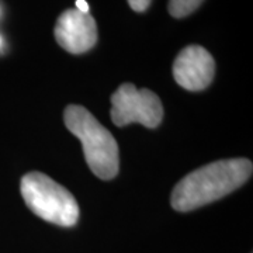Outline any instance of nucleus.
Returning a JSON list of instances; mask_svg holds the SVG:
<instances>
[{"label":"nucleus","instance_id":"1","mask_svg":"<svg viewBox=\"0 0 253 253\" xmlns=\"http://www.w3.org/2000/svg\"><path fill=\"white\" fill-rule=\"evenodd\" d=\"M252 162L245 158L222 159L206 165L176 184L170 204L180 212L207 206L239 189L252 176Z\"/></svg>","mask_w":253,"mask_h":253},{"label":"nucleus","instance_id":"2","mask_svg":"<svg viewBox=\"0 0 253 253\" xmlns=\"http://www.w3.org/2000/svg\"><path fill=\"white\" fill-rule=\"evenodd\" d=\"M65 126L82 142L90 170L101 180H111L120 169L117 141L89 110L71 104L63 113Z\"/></svg>","mask_w":253,"mask_h":253},{"label":"nucleus","instance_id":"3","mask_svg":"<svg viewBox=\"0 0 253 253\" xmlns=\"http://www.w3.org/2000/svg\"><path fill=\"white\" fill-rule=\"evenodd\" d=\"M27 207L40 218L59 226H73L79 219V204L69 190L40 172L27 173L20 183Z\"/></svg>","mask_w":253,"mask_h":253},{"label":"nucleus","instance_id":"4","mask_svg":"<svg viewBox=\"0 0 253 253\" xmlns=\"http://www.w3.org/2000/svg\"><path fill=\"white\" fill-rule=\"evenodd\" d=\"M162 118V101L149 89H136L132 83H124L111 96V121L117 126L138 123L156 128Z\"/></svg>","mask_w":253,"mask_h":253},{"label":"nucleus","instance_id":"5","mask_svg":"<svg viewBox=\"0 0 253 253\" xmlns=\"http://www.w3.org/2000/svg\"><path fill=\"white\" fill-rule=\"evenodd\" d=\"M215 75V62L206 48L189 45L181 49L173 63L176 83L189 91L204 90Z\"/></svg>","mask_w":253,"mask_h":253},{"label":"nucleus","instance_id":"6","mask_svg":"<svg viewBox=\"0 0 253 253\" xmlns=\"http://www.w3.org/2000/svg\"><path fill=\"white\" fill-rule=\"evenodd\" d=\"M55 40L71 54H84L97 42V26L89 13L76 9L63 11L55 24Z\"/></svg>","mask_w":253,"mask_h":253},{"label":"nucleus","instance_id":"7","mask_svg":"<svg viewBox=\"0 0 253 253\" xmlns=\"http://www.w3.org/2000/svg\"><path fill=\"white\" fill-rule=\"evenodd\" d=\"M204 0H169L168 10L174 18H183L194 13Z\"/></svg>","mask_w":253,"mask_h":253},{"label":"nucleus","instance_id":"8","mask_svg":"<svg viewBox=\"0 0 253 253\" xmlns=\"http://www.w3.org/2000/svg\"><path fill=\"white\" fill-rule=\"evenodd\" d=\"M152 0H128V4L129 7L134 10V11H138V13H142L145 10L149 7Z\"/></svg>","mask_w":253,"mask_h":253},{"label":"nucleus","instance_id":"9","mask_svg":"<svg viewBox=\"0 0 253 253\" xmlns=\"http://www.w3.org/2000/svg\"><path fill=\"white\" fill-rule=\"evenodd\" d=\"M76 10L82 13H89V4L86 0H76Z\"/></svg>","mask_w":253,"mask_h":253},{"label":"nucleus","instance_id":"10","mask_svg":"<svg viewBox=\"0 0 253 253\" xmlns=\"http://www.w3.org/2000/svg\"><path fill=\"white\" fill-rule=\"evenodd\" d=\"M0 44H1V38H0Z\"/></svg>","mask_w":253,"mask_h":253}]
</instances>
